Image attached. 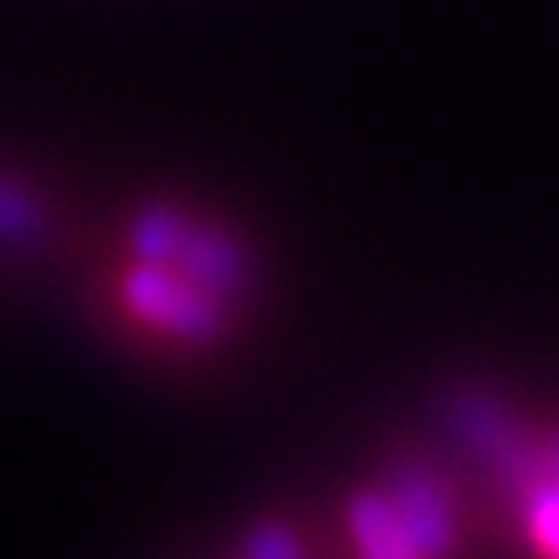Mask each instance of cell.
I'll list each match as a JSON object with an SVG mask.
<instances>
[{"instance_id": "7a4b0ae2", "label": "cell", "mask_w": 559, "mask_h": 559, "mask_svg": "<svg viewBox=\"0 0 559 559\" xmlns=\"http://www.w3.org/2000/svg\"><path fill=\"white\" fill-rule=\"evenodd\" d=\"M344 526L369 556H436L456 543V506L431 473L399 468L353 493Z\"/></svg>"}, {"instance_id": "3957f363", "label": "cell", "mask_w": 559, "mask_h": 559, "mask_svg": "<svg viewBox=\"0 0 559 559\" xmlns=\"http://www.w3.org/2000/svg\"><path fill=\"white\" fill-rule=\"evenodd\" d=\"M522 531L535 551H559V440L531 460L522 489Z\"/></svg>"}, {"instance_id": "6da1fadb", "label": "cell", "mask_w": 559, "mask_h": 559, "mask_svg": "<svg viewBox=\"0 0 559 559\" xmlns=\"http://www.w3.org/2000/svg\"><path fill=\"white\" fill-rule=\"evenodd\" d=\"M258 265L228 224L179 203L133 216L112 258V307L166 353H207L233 336Z\"/></svg>"}]
</instances>
